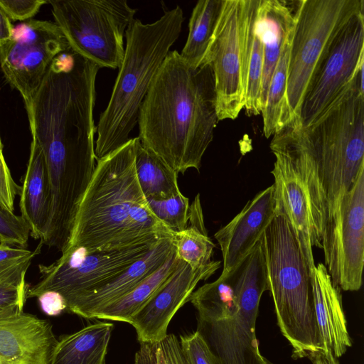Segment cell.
I'll return each instance as SVG.
<instances>
[{"label": "cell", "mask_w": 364, "mask_h": 364, "mask_svg": "<svg viewBox=\"0 0 364 364\" xmlns=\"http://www.w3.org/2000/svg\"><path fill=\"white\" fill-rule=\"evenodd\" d=\"M363 68L364 64L336 100L303 128L316 161L326 223L336 215L341 200L364 168Z\"/></svg>", "instance_id": "obj_7"}, {"label": "cell", "mask_w": 364, "mask_h": 364, "mask_svg": "<svg viewBox=\"0 0 364 364\" xmlns=\"http://www.w3.org/2000/svg\"><path fill=\"white\" fill-rule=\"evenodd\" d=\"M260 0H241L239 20L241 80L244 107L248 115L261 114L263 43L257 29Z\"/></svg>", "instance_id": "obj_20"}, {"label": "cell", "mask_w": 364, "mask_h": 364, "mask_svg": "<svg viewBox=\"0 0 364 364\" xmlns=\"http://www.w3.org/2000/svg\"><path fill=\"white\" fill-rule=\"evenodd\" d=\"M135 171L139 187L146 199H167L181 193L177 180L178 173L144 146L139 138L135 152Z\"/></svg>", "instance_id": "obj_25"}, {"label": "cell", "mask_w": 364, "mask_h": 364, "mask_svg": "<svg viewBox=\"0 0 364 364\" xmlns=\"http://www.w3.org/2000/svg\"><path fill=\"white\" fill-rule=\"evenodd\" d=\"M267 289L278 326L292 347L294 359L319 364L321 343L316 325L310 272L287 218L276 214L260 238Z\"/></svg>", "instance_id": "obj_5"}, {"label": "cell", "mask_w": 364, "mask_h": 364, "mask_svg": "<svg viewBox=\"0 0 364 364\" xmlns=\"http://www.w3.org/2000/svg\"><path fill=\"white\" fill-rule=\"evenodd\" d=\"M1 239H0V245H1Z\"/></svg>", "instance_id": "obj_40"}, {"label": "cell", "mask_w": 364, "mask_h": 364, "mask_svg": "<svg viewBox=\"0 0 364 364\" xmlns=\"http://www.w3.org/2000/svg\"><path fill=\"white\" fill-rule=\"evenodd\" d=\"M48 3L44 0H0V7L13 21H27Z\"/></svg>", "instance_id": "obj_35"}, {"label": "cell", "mask_w": 364, "mask_h": 364, "mask_svg": "<svg viewBox=\"0 0 364 364\" xmlns=\"http://www.w3.org/2000/svg\"><path fill=\"white\" fill-rule=\"evenodd\" d=\"M154 215L174 232L186 229L188 222L189 200L181 193L167 199H146Z\"/></svg>", "instance_id": "obj_29"}, {"label": "cell", "mask_w": 364, "mask_h": 364, "mask_svg": "<svg viewBox=\"0 0 364 364\" xmlns=\"http://www.w3.org/2000/svg\"><path fill=\"white\" fill-rule=\"evenodd\" d=\"M69 48L55 23L29 19L13 28L0 45V65L6 80L22 96L26 109L39 89L50 65Z\"/></svg>", "instance_id": "obj_11"}, {"label": "cell", "mask_w": 364, "mask_h": 364, "mask_svg": "<svg viewBox=\"0 0 364 364\" xmlns=\"http://www.w3.org/2000/svg\"><path fill=\"white\" fill-rule=\"evenodd\" d=\"M0 147L2 148V144H1V138H0Z\"/></svg>", "instance_id": "obj_39"}, {"label": "cell", "mask_w": 364, "mask_h": 364, "mask_svg": "<svg viewBox=\"0 0 364 364\" xmlns=\"http://www.w3.org/2000/svg\"><path fill=\"white\" fill-rule=\"evenodd\" d=\"M268 291L261 241L230 273L194 291L200 333L218 364H274L262 355L256 336L259 305Z\"/></svg>", "instance_id": "obj_3"}, {"label": "cell", "mask_w": 364, "mask_h": 364, "mask_svg": "<svg viewBox=\"0 0 364 364\" xmlns=\"http://www.w3.org/2000/svg\"><path fill=\"white\" fill-rule=\"evenodd\" d=\"M55 23L72 51L100 68L120 67L125 33L136 10L126 0H55Z\"/></svg>", "instance_id": "obj_8"}, {"label": "cell", "mask_w": 364, "mask_h": 364, "mask_svg": "<svg viewBox=\"0 0 364 364\" xmlns=\"http://www.w3.org/2000/svg\"><path fill=\"white\" fill-rule=\"evenodd\" d=\"M174 237L159 240L141 259L104 285L85 292L67 304V309L85 318L122 297L157 270L173 252Z\"/></svg>", "instance_id": "obj_19"}, {"label": "cell", "mask_w": 364, "mask_h": 364, "mask_svg": "<svg viewBox=\"0 0 364 364\" xmlns=\"http://www.w3.org/2000/svg\"><path fill=\"white\" fill-rule=\"evenodd\" d=\"M158 241L109 251L68 247L52 264L38 266L40 279L28 287L26 299L38 297L46 291H55L68 304L76 296L97 289L119 275L143 257Z\"/></svg>", "instance_id": "obj_10"}, {"label": "cell", "mask_w": 364, "mask_h": 364, "mask_svg": "<svg viewBox=\"0 0 364 364\" xmlns=\"http://www.w3.org/2000/svg\"><path fill=\"white\" fill-rule=\"evenodd\" d=\"M183 21V10L176 6L154 23H144L134 18L127 29L124 58L97 127V160L131 139L144 97L171 47L180 36Z\"/></svg>", "instance_id": "obj_4"}, {"label": "cell", "mask_w": 364, "mask_h": 364, "mask_svg": "<svg viewBox=\"0 0 364 364\" xmlns=\"http://www.w3.org/2000/svg\"><path fill=\"white\" fill-rule=\"evenodd\" d=\"M30 228L21 215L0 208V239L1 243L26 248Z\"/></svg>", "instance_id": "obj_31"}, {"label": "cell", "mask_w": 364, "mask_h": 364, "mask_svg": "<svg viewBox=\"0 0 364 364\" xmlns=\"http://www.w3.org/2000/svg\"><path fill=\"white\" fill-rule=\"evenodd\" d=\"M179 257L176 247L166 262L128 293L95 312L92 318L129 323L132 316L166 282L176 269Z\"/></svg>", "instance_id": "obj_24"}, {"label": "cell", "mask_w": 364, "mask_h": 364, "mask_svg": "<svg viewBox=\"0 0 364 364\" xmlns=\"http://www.w3.org/2000/svg\"><path fill=\"white\" fill-rule=\"evenodd\" d=\"M56 342L48 321L19 309L0 313V364H48Z\"/></svg>", "instance_id": "obj_17"}, {"label": "cell", "mask_w": 364, "mask_h": 364, "mask_svg": "<svg viewBox=\"0 0 364 364\" xmlns=\"http://www.w3.org/2000/svg\"><path fill=\"white\" fill-rule=\"evenodd\" d=\"M310 277L315 318L321 343L319 364H339L338 358L352 346L341 289L333 284L322 263L316 264Z\"/></svg>", "instance_id": "obj_18"}, {"label": "cell", "mask_w": 364, "mask_h": 364, "mask_svg": "<svg viewBox=\"0 0 364 364\" xmlns=\"http://www.w3.org/2000/svg\"><path fill=\"white\" fill-rule=\"evenodd\" d=\"M291 38L281 53L269 82L265 106L261 112L263 134L267 139L292 120L287 102V71Z\"/></svg>", "instance_id": "obj_28"}, {"label": "cell", "mask_w": 364, "mask_h": 364, "mask_svg": "<svg viewBox=\"0 0 364 364\" xmlns=\"http://www.w3.org/2000/svg\"><path fill=\"white\" fill-rule=\"evenodd\" d=\"M333 284L358 291L364 265V168L341 201L336 215L324 226L322 248Z\"/></svg>", "instance_id": "obj_12"}, {"label": "cell", "mask_w": 364, "mask_h": 364, "mask_svg": "<svg viewBox=\"0 0 364 364\" xmlns=\"http://www.w3.org/2000/svg\"><path fill=\"white\" fill-rule=\"evenodd\" d=\"M161 341L139 343L140 347L134 356V364H168Z\"/></svg>", "instance_id": "obj_36"}, {"label": "cell", "mask_w": 364, "mask_h": 364, "mask_svg": "<svg viewBox=\"0 0 364 364\" xmlns=\"http://www.w3.org/2000/svg\"><path fill=\"white\" fill-rule=\"evenodd\" d=\"M40 245L34 251L6 244L0 245V282L12 279L25 278L33 257L40 253Z\"/></svg>", "instance_id": "obj_30"}, {"label": "cell", "mask_w": 364, "mask_h": 364, "mask_svg": "<svg viewBox=\"0 0 364 364\" xmlns=\"http://www.w3.org/2000/svg\"><path fill=\"white\" fill-rule=\"evenodd\" d=\"M27 289L25 278L0 282V313L14 309L23 311Z\"/></svg>", "instance_id": "obj_33"}, {"label": "cell", "mask_w": 364, "mask_h": 364, "mask_svg": "<svg viewBox=\"0 0 364 364\" xmlns=\"http://www.w3.org/2000/svg\"><path fill=\"white\" fill-rule=\"evenodd\" d=\"M299 1L260 0L257 10V29L264 51L261 84L262 111L269 82L281 53L291 39L296 18Z\"/></svg>", "instance_id": "obj_21"}, {"label": "cell", "mask_w": 364, "mask_h": 364, "mask_svg": "<svg viewBox=\"0 0 364 364\" xmlns=\"http://www.w3.org/2000/svg\"><path fill=\"white\" fill-rule=\"evenodd\" d=\"M218 121L210 65L193 68L169 51L140 107V142L178 173L199 171Z\"/></svg>", "instance_id": "obj_1"}, {"label": "cell", "mask_w": 364, "mask_h": 364, "mask_svg": "<svg viewBox=\"0 0 364 364\" xmlns=\"http://www.w3.org/2000/svg\"><path fill=\"white\" fill-rule=\"evenodd\" d=\"M179 342L189 364H218L216 358L198 331L181 335Z\"/></svg>", "instance_id": "obj_32"}, {"label": "cell", "mask_w": 364, "mask_h": 364, "mask_svg": "<svg viewBox=\"0 0 364 364\" xmlns=\"http://www.w3.org/2000/svg\"><path fill=\"white\" fill-rule=\"evenodd\" d=\"M20 191L21 187L13 179L0 147V208L13 213L14 200Z\"/></svg>", "instance_id": "obj_34"}, {"label": "cell", "mask_w": 364, "mask_h": 364, "mask_svg": "<svg viewBox=\"0 0 364 364\" xmlns=\"http://www.w3.org/2000/svg\"><path fill=\"white\" fill-rule=\"evenodd\" d=\"M240 4L241 0H225L202 61L213 70L219 121L236 119L244 107L239 41Z\"/></svg>", "instance_id": "obj_14"}, {"label": "cell", "mask_w": 364, "mask_h": 364, "mask_svg": "<svg viewBox=\"0 0 364 364\" xmlns=\"http://www.w3.org/2000/svg\"><path fill=\"white\" fill-rule=\"evenodd\" d=\"M114 326L97 321L57 340L48 364H106Z\"/></svg>", "instance_id": "obj_23"}, {"label": "cell", "mask_w": 364, "mask_h": 364, "mask_svg": "<svg viewBox=\"0 0 364 364\" xmlns=\"http://www.w3.org/2000/svg\"><path fill=\"white\" fill-rule=\"evenodd\" d=\"M137 141L138 137L131 138L97 160L65 249L109 251L174 237L176 232L154 215L139 187L135 171Z\"/></svg>", "instance_id": "obj_2"}, {"label": "cell", "mask_w": 364, "mask_h": 364, "mask_svg": "<svg viewBox=\"0 0 364 364\" xmlns=\"http://www.w3.org/2000/svg\"><path fill=\"white\" fill-rule=\"evenodd\" d=\"M276 215L273 184L260 191L214 235L223 257V270L232 272L259 241Z\"/></svg>", "instance_id": "obj_16"}, {"label": "cell", "mask_w": 364, "mask_h": 364, "mask_svg": "<svg viewBox=\"0 0 364 364\" xmlns=\"http://www.w3.org/2000/svg\"><path fill=\"white\" fill-rule=\"evenodd\" d=\"M37 298L41 310L48 316H58L67 309L65 299L57 291H46Z\"/></svg>", "instance_id": "obj_37"}, {"label": "cell", "mask_w": 364, "mask_h": 364, "mask_svg": "<svg viewBox=\"0 0 364 364\" xmlns=\"http://www.w3.org/2000/svg\"><path fill=\"white\" fill-rule=\"evenodd\" d=\"M173 241L179 259L192 269H198L213 261L212 257L215 245L205 227L199 194L190 205L186 229L176 232Z\"/></svg>", "instance_id": "obj_26"}, {"label": "cell", "mask_w": 364, "mask_h": 364, "mask_svg": "<svg viewBox=\"0 0 364 364\" xmlns=\"http://www.w3.org/2000/svg\"><path fill=\"white\" fill-rule=\"evenodd\" d=\"M272 136L276 214L284 215L291 226L311 275L316 267L313 249L322 248L326 218L314 153L297 118Z\"/></svg>", "instance_id": "obj_6"}, {"label": "cell", "mask_w": 364, "mask_h": 364, "mask_svg": "<svg viewBox=\"0 0 364 364\" xmlns=\"http://www.w3.org/2000/svg\"><path fill=\"white\" fill-rule=\"evenodd\" d=\"M19 194L21 215L29 226L30 235L41 240L51 214L52 193L44 154L33 138Z\"/></svg>", "instance_id": "obj_22"}, {"label": "cell", "mask_w": 364, "mask_h": 364, "mask_svg": "<svg viewBox=\"0 0 364 364\" xmlns=\"http://www.w3.org/2000/svg\"><path fill=\"white\" fill-rule=\"evenodd\" d=\"M220 266V261L213 260L205 267L193 269L179 259L171 277L130 318L129 323L135 328L139 342L164 339L171 320L188 301L199 282L208 279Z\"/></svg>", "instance_id": "obj_15"}, {"label": "cell", "mask_w": 364, "mask_h": 364, "mask_svg": "<svg viewBox=\"0 0 364 364\" xmlns=\"http://www.w3.org/2000/svg\"><path fill=\"white\" fill-rule=\"evenodd\" d=\"M13 28L10 18L0 7V45L10 38Z\"/></svg>", "instance_id": "obj_38"}, {"label": "cell", "mask_w": 364, "mask_h": 364, "mask_svg": "<svg viewBox=\"0 0 364 364\" xmlns=\"http://www.w3.org/2000/svg\"><path fill=\"white\" fill-rule=\"evenodd\" d=\"M363 10V0H299L287 83L292 119H299L311 78L333 38L352 16Z\"/></svg>", "instance_id": "obj_9"}, {"label": "cell", "mask_w": 364, "mask_h": 364, "mask_svg": "<svg viewBox=\"0 0 364 364\" xmlns=\"http://www.w3.org/2000/svg\"><path fill=\"white\" fill-rule=\"evenodd\" d=\"M364 64V10L338 31L319 61L309 82L299 120L312 124L346 89Z\"/></svg>", "instance_id": "obj_13"}, {"label": "cell", "mask_w": 364, "mask_h": 364, "mask_svg": "<svg viewBox=\"0 0 364 364\" xmlns=\"http://www.w3.org/2000/svg\"><path fill=\"white\" fill-rule=\"evenodd\" d=\"M225 0H200L188 23L187 41L180 53L191 66L199 67L212 41Z\"/></svg>", "instance_id": "obj_27"}]
</instances>
